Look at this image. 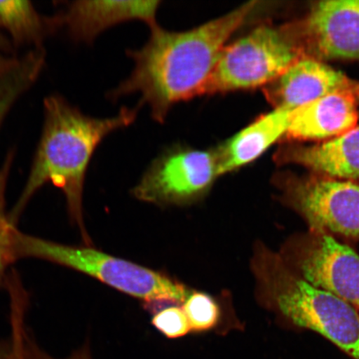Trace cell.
I'll return each instance as SVG.
<instances>
[{
  "mask_svg": "<svg viewBox=\"0 0 359 359\" xmlns=\"http://www.w3.org/2000/svg\"><path fill=\"white\" fill-rule=\"evenodd\" d=\"M259 4L246 3L184 32L154 27L144 46L130 53L133 71L110 93L112 100L139 93L152 118L163 123L177 103L201 95L229 40L253 19Z\"/></svg>",
  "mask_w": 359,
  "mask_h": 359,
  "instance_id": "1",
  "label": "cell"
},
{
  "mask_svg": "<svg viewBox=\"0 0 359 359\" xmlns=\"http://www.w3.org/2000/svg\"><path fill=\"white\" fill-rule=\"evenodd\" d=\"M43 110V131L28 181L8 215L15 224L35 193L51 183L64 193L70 217L89 245L83 223V196L90 161L109 135L134 122L137 110L125 107L110 118H93L60 95L45 98Z\"/></svg>",
  "mask_w": 359,
  "mask_h": 359,
  "instance_id": "2",
  "label": "cell"
},
{
  "mask_svg": "<svg viewBox=\"0 0 359 359\" xmlns=\"http://www.w3.org/2000/svg\"><path fill=\"white\" fill-rule=\"evenodd\" d=\"M251 271L260 306L283 325L324 337L352 359H359V312L338 296L312 284L295 271L280 252L258 241Z\"/></svg>",
  "mask_w": 359,
  "mask_h": 359,
  "instance_id": "3",
  "label": "cell"
},
{
  "mask_svg": "<svg viewBox=\"0 0 359 359\" xmlns=\"http://www.w3.org/2000/svg\"><path fill=\"white\" fill-rule=\"evenodd\" d=\"M13 249L15 259L32 257L74 269L107 286L149 304H178L191 290L163 273L114 257L91 245L56 243L15 228Z\"/></svg>",
  "mask_w": 359,
  "mask_h": 359,
  "instance_id": "4",
  "label": "cell"
},
{
  "mask_svg": "<svg viewBox=\"0 0 359 359\" xmlns=\"http://www.w3.org/2000/svg\"><path fill=\"white\" fill-rule=\"evenodd\" d=\"M303 56L285 25H259L226 45L200 96L263 88Z\"/></svg>",
  "mask_w": 359,
  "mask_h": 359,
  "instance_id": "5",
  "label": "cell"
},
{
  "mask_svg": "<svg viewBox=\"0 0 359 359\" xmlns=\"http://www.w3.org/2000/svg\"><path fill=\"white\" fill-rule=\"evenodd\" d=\"M282 204L309 230L359 241V182L309 173L280 172L273 178Z\"/></svg>",
  "mask_w": 359,
  "mask_h": 359,
  "instance_id": "6",
  "label": "cell"
},
{
  "mask_svg": "<svg viewBox=\"0 0 359 359\" xmlns=\"http://www.w3.org/2000/svg\"><path fill=\"white\" fill-rule=\"evenodd\" d=\"M218 177L215 149L175 147L152 161L133 195L157 205H191L208 194Z\"/></svg>",
  "mask_w": 359,
  "mask_h": 359,
  "instance_id": "7",
  "label": "cell"
},
{
  "mask_svg": "<svg viewBox=\"0 0 359 359\" xmlns=\"http://www.w3.org/2000/svg\"><path fill=\"white\" fill-rule=\"evenodd\" d=\"M279 252L305 279L359 312V255L348 245L327 233L309 229L288 238Z\"/></svg>",
  "mask_w": 359,
  "mask_h": 359,
  "instance_id": "8",
  "label": "cell"
},
{
  "mask_svg": "<svg viewBox=\"0 0 359 359\" xmlns=\"http://www.w3.org/2000/svg\"><path fill=\"white\" fill-rule=\"evenodd\" d=\"M285 25L304 56L359 60V0L313 3L302 19Z\"/></svg>",
  "mask_w": 359,
  "mask_h": 359,
  "instance_id": "9",
  "label": "cell"
},
{
  "mask_svg": "<svg viewBox=\"0 0 359 359\" xmlns=\"http://www.w3.org/2000/svg\"><path fill=\"white\" fill-rule=\"evenodd\" d=\"M160 4L157 0H79L65 3L53 18L57 30L65 29L73 41L90 43L107 29L128 21H142L154 28Z\"/></svg>",
  "mask_w": 359,
  "mask_h": 359,
  "instance_id": "10",
  "label": "cell"
},
{
  "mask_svg": "<svg viewBox=\"0 0 359 359\" xmlns=\"http://www.w3.org/2000/svg\"><path fill=\"white\" fill-rule=\"evenodd\" d=\"M358 82L316 58L299 57L263 88L273 109L295 110L318 98L355 88Z\"/></svg>",
  "mask_w": 359,
  "mask_h": 359,
  "instance_id": "11",
  "label": "cell"
},
{
  "mask_svg": "<svg viewBox=\"0 0 359 359\" xmlns=\"http://www.w3.org/2000/svg\"><path fill=\"white\" fill-rule=\"evenodd\" d=\"M356 87L330 93L294 110L284 139L318 143L357 127L359 104Z\"/></svg>",
  "mask_w": 359,
  "mask_h": 359,
  "instance_id": "12",
  "label": "cell"
},
{
  "mask_svg": "<svg viewBox=\"0 0 359 359\" xmlns=\"http://www.w3.org/2000/svg\"><path fill=\"white\" fill-rule=\"evenodd\" d=\"M273 159L278 165H299L320 176L359 182V126L316 144L282 147Z\"/></svg>",
  "mask_w": 359,
  "mask_h": 359,
  "instance_id": "13",
  "label": "cell"
},
{
  "mask_svg": "<svg viewBox=\"0 0 359 359\" xmlns=\"http://www.w3.org/2000/svg\"><path fill=\"white\" fill-rule=\"evenodd\" d=\"M294 110L273 109L214 148L219 176L236 172L253 163L269 147L284 139Z\"/></svg>",
  "mask_w": 359,
  "mask_h": 359,
  "instance_id": "14",
  "label": "cell"
},
{
  "mask_svg": "<svg viewBox=\"0 0 359 359\" xmlns=\"http://www.w3.org/2000/svg\"><path fill=\"white\" fill-rule=\"evenodd\" d=\"M0 29L6 31L15 45L42 48L44 40L57 32L55 18L46 17L33 4L21 0L0 1Z\"/></svg>",
  "mask_w": 359,
  "mask_h": 359,
  "instance_id": "15",
  "label": "cell"
},
{
  "mask_svg": "<svg viewBox=\"0 0 359 359\" xmlns=\"http://www.w3.org/2000/svg\"><path fill=\"white\" fill-rule=\"evenodd\" d=\"M45 60L43 49L34 48L11 69L0 73V126L16 102L37 82Z\"/></svg>",
  "mask_w": 359,
  "mask_h": 359,
  "instance_id": "16",
  "label": "cell"
},
{
  "mask_svg": "<svg viewBox=\"0 0 359 359\" xmlns=\"http://www.w3.org/2000/svg\"><path fill=\"white\" fill-rule=\"evenodd\" d=\"M183 311L193 333H206L217 327L221 322V307L212 296L193 290L183 302Z\"/></svg>",
  "mask_w": 359,
  "mask_h": 359,
  "instance_id": "17",
  "label": "cell"
},
{
  "mask_svg": "<svg viewBox=\"0 0 359 359\" xmlns=\"http://www.w3.org/2000/svg\"><path fill=\"white\" fill-rule=\"evenodd\" d=\"M15 154L13 149L8 151L0 168V280L8 264L15 260L13 249V232L15 226L11 221L6 208L7 182Z\"/></svg>",
  "mask_w": 359,
  "mask_h": 359,
  "instance_id": "18",
  "label": "cell"
},
{
  "mask_svg": "<svg viewBox=\"0 0 359 359\" xmlns=\"http://www.w3.org/2000/svg\"><path fill=\"white\" fill-rule=\"evenodd\" d=\"M151 324L169 339H177L191 333V327L185 312L179 306L160 309L151 318Z\"/></svg>",
  "mask_w": 359,
  "mask_h": 359,
  "instance_id": "19",
  "label": "cell"
},
{
  "mask_svg": "<svg viewBox=\"0 0 359 359\" xmlns=\"http://www.w3.org/2000/svg\"><path fill=\"white\" fill-rule=\"evenodd\" d=\"M13 348H15L16 359H58L53 358L35 344L25 334V331L15 330V339H13ZM64 359H93L88 344L83 345L77 351L74 352L69 357Z\"/></svg>",
  "mask_w": 359,
  "mask_h": 359,
  "instance_id": "20",
  "label": "cell"
},
{
  "mask_svg": "<svg viewBox=\"0 0 359 359\" xmlns=\"http://www.w3.org/2000/svg\"><path fill=\"white\" fill-rule=\"evenodd\" d=\"M13 47L10 40L0 31V73L11 69L20 60Z\"/></svg>",
  "mask_w": 359,
  "mask_h": 359,
  "instance_id": "21",
  "label": "cell"
},
{
  "mask_svg": "<svg viewBox=\"0 0 359 359\" xmlns=\"http://www.w3.org/2000/svg\"><path fill=\"white\" fill-rule=\"evenodd\" d=\"M0 359H15L13 349L11 348V350H7L6 351V350L0 347Z\"/></svg>",
  "mask_w": 359,
  "mask_h": 359,
  "instance_id": "22",
  "label": "cell"
},
{
  "mask_svg": "<svg viewBox=\"0 0 359 359\" xmlns=\"http://www.w3.org/2000/svg\"><path fill=\"white\" fill-rule=\"evenodd\" d=\"M356 93L358 100V104H359V82H358L357 87H356Z\"/></svg>",
  "mask_w": 359,
  "mask_h": 359,
  "instance_id": "23",
  "label": "cell"
}]
</instances>
